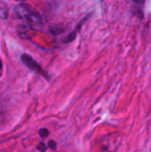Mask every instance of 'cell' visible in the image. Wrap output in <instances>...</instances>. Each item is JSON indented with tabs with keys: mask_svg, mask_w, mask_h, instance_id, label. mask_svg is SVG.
<instances>
[{
	"mask_svg": "<svg viewBox=\"0 0 151 152\" xmlns=\"http://www.w3.org/2000/svg\"><path fill=\"white\" fill-rule=\"evenodd\" d=\"M1 68H2V61H0V69H1Z\"/></svg>",
	"mask_w": 151,
	"mask_h": 152,
	"instance_id": "ba28073f",
	"label": "cell"
},
{
	"mask_svg": "<svg viewBox=\"0 0 151 152\" xmlns=\"http://www.w3.org/2000/svg\"><path fill=\"white\" fill-rule=\"evenodd\" d=\"M8 16V9L6 4L3 2L0 1V19L5 20Z\"/></svg>",
	"mask_w": 151,
	"mask_h": 152,
	"instance_id": "277c9868",
	"label": "cell"
},
{
	"mask_svg": "<svg viewBox=\"0 0 151 152\" xmlns=\"http://www.w3.org/2000/svg\"><path fill=\"white\" fill-rule=\"evenodd\" d=\"M144 2H145V0H133V9L136 12V13L138 15H140L141 17L142 16V8H143Z\"/></svg>",
	"mask_w": 151,
	"mask_h": 152,
	"instance_id": "3957f363",
	"label": "cell"
},
{
	"mask_svg": "<svg viewBox=\"0 0 151 152\" xmlns=\"http://www.w3.org/2000/svg\"><path fill=\"white\" fill-rule=\"evenodd\" d=\"M39 135L42 137V138H45L49 135V131L45 128H43V129H40L39 131Z\"/></svg>",
	"mask_w": 151,
	"mask_h": 152,
	"instance_id": "5b68a950",
	"label": "cell"
},
{
	"mask_svg": "<svg viewBox=\"0 0 151 152\" xmlns=\"http://www.w3.org/2000/svg\"><path fill=\"white\" fill-rule=\"evenodd\" d=\"M37 150L40 151H46V146L43 142H40L39 145L37 146Z\"/></svg>",
	"mask_w": 151,
	"mask_h": 152,
	"instance_id": "52a82bcc",
	"label": "cell"
},
{
	"mask_svg": "<svg viewBox=\"0 0 151 152\" xmlns=\"http://www.w3.org/2000/svg\"><path fill=\"white\" fill-rule=\"evenodd\" d=\"M15 13L20 19L25 20L28 24L34 28L43 26V20L37 12L26 4H20L15 7Z\"/></svg>",
	"mask_w": 151,
	"mask_h": 152,
	"instance_id": "6da1fadb",
	"label": "cell"
},
{
	"mask_svg": "<svg viewBox=\"0 0 151 152\" xmlns=\"http://www.w3.org/2000/svg\"><path fill=\"white\" fill-rule=\"evenodd\" d=\"M21 61H22V62H23L28 69H30L31 70H33V71H35V72H36V73H40L41 75H43L44 77H45L46 78H48L47 76H46V74H45V72L42 69L41 66H40L36 61H35V60H34L31 56H29V55L24 53V54L21 55Z\"/></svg>",
	"mask_w": 151,
	"mask_h": 152,
	"instance_id": "7a4b0ae2",
	"label": "cell"
},
{
	"mask_svg": "<svg viewBox=\"0 0 151 152\" xmlns=\"http://www.w3.org/2000/svg\"><path fill=\"white\" fill-rule=\"evenodd\" d=\"M56 146H57V144H56V142H54V141H50L49 142H48V147L50 148V149H52V150H56Z\"/></svg>",
	"mask_w": 151,
	"mask_h": 152,
	"instance_id": "8992f818",
	"label": "cell"
}]
</instances>
